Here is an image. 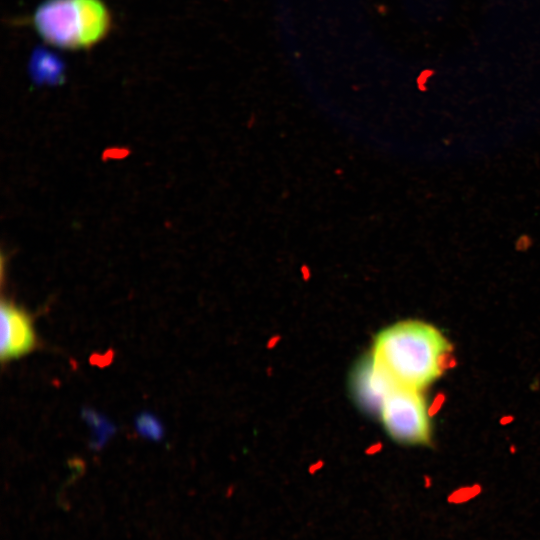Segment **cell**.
Listing matches in <instances>:
<instances>
[{"label":"cell","mask_w":540,"mask_h":540,"mask_svg":"<svg viewBox=\"0 0 540 540\" xmlns=\"http://www.w3.org/2000/svg\"><path fill=\"white\" fill-rule=\"evenodd\" d=\"M451 350L435 326L407 320L382 330L371 355L398 386L422 390L443 374Z\"/></svg>","instance_id":"6da1fadb"},{"label":"cell","mask_w":540,"mask_h":540,"mask_svg":"<svg viewBox=\"0 0 540 540\" xmlns=\"http://www.w3.org/2000/svg\"><path fill=\"white\" fill-rule=\"evenodd\" d=\"M32 23L47 44L76 51L104 40L112 18L102 0H45L34 11Z\"/></svg>","instance_id":"7a4b0ae2"},{"label":"cell","mask_w":540,"mask_h":540,"mask_svg":"<svg viewBox=\"0 0 540 540\" xmlns=\"http://www.w3.org/2000/svg\"><path fill=\"white\" fill-rule=\"evenodd\" d=\"M379 415L393 440L410 445L430 442V418L421 390L395 386L383 401Z\"/></svg>","instance_id":"3957f363"},{"label":"cell","mask_w":540,"mask_h":540,"mask_svg":"<svg viewBox=\"0 0 540 540\" xmlns=\"http://www.w3.org/2000/svg\"><path fill=\"white\" fill-rule=\"evenodd\" d=\"M1 360L8 361L31 352L36 345L32 318L9 300L1 301Z\"/></svg>","instance_id":"277c9868"},{"label":"cell","mask_w":540,"mask_h":540,"mask_svg":"<svg viewBox=\"0 0 540 540\" xmlns=\"http://www.w3.org/2000/svg\"><path fill=\"white\" fill-rule=\"evenodd\" d=\"M353 385L360 404L364 408L378 413L386 396L397 386L372 355L357 368Z\"/></svg>","instance_id":"5b68a950"},{"label":"cell","mask_w":540,"mask_h":540,"mask_svg":"<svg viewBox=\"0 0 540 540\" xmlns=\"http://www.w3.org/2000/svg\"><path fill=\"white\" fill-rule=\"evenodd\" d=\"M31 64L32 77L39 84H57L63 79V65L56 57L47 52H39L34 55Z\"/></svg>","instance_id":"8992f818"},{"label":"cell","mask_w":540,"mask_h":540,"mask_svg":"<svg viewBox=\"0 0 540 540\" xmlns=\"http://www.w3.org/2000/svg\"><path fill=\"white\" fill-rule=\"evenodd\" d=\"M136 429L143 437L151 440H160L163 436L160 421L150 413H142L136 418Z\"/></svg>","instance_id":"52a82bcc"}]
</instances>
